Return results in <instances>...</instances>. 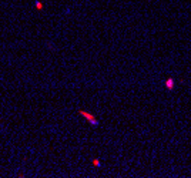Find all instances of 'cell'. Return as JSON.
Segmentation results:
<instances>
[{"label":"cell","instance_id":"1","mask_svg":"<svg viewBox=\"0 0 191 178\" xmlns=\"http://www.w3.org/2000/svg\"><path fill=\"white\" fill-rule=\"evenodd\" d=\"M78 113H80V115L84 117L91 125H99V121H97V118H96L93 114H90V113H87V111H84V110H80Z\"/></svg>","mask_w":191,"mask_h":178},{"label":"cell","instance_id":"3","mask_svg":"<svg viewBox=\"0 0 191 178\" xmlns=\"http://www.w3.org/2000/svg\"><path fill=\"white\" fill-rule=\"evenodd\" d=\"M93 164H94L96 167H100V161H99V160H94V161H93Z\"/></svg>","mask_w":191,"mask_h":178},{"label":"cell","instance_id":"2","mask_svg":"<svg viewBox=\"0 0 191 178\" xmlns=\"http://www.w3.org/2000/svg\"><path fill=\"white\" fill-rule=\"evenodd\" d=\"M164 88H165V90H168V91H173V90L175 88V78L168 77V78L164 81Z\"/></svg>","mask_w":191,"mask_h":178}]
</instances>
